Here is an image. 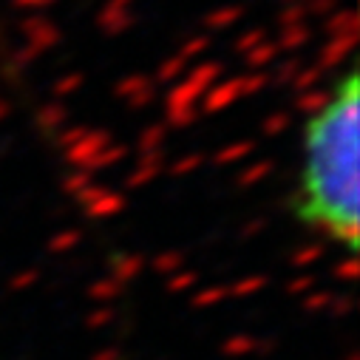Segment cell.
I'll use <instances>...</instances> for the list:
<instances>
[{
  "mask_svg": "<svg viewBox=\"0 0 360 360\" xmlns=\"http://www.w3.org/2000/svg\"><path fill=\"white\" fill-rule=\"evenodd\" d=\"M349 360H354V357H349Z\"/></svg>",
  "mask_w": 360,
  "mask_h": 360,
  "instance_id": "33",
  "label": "cell"
},
{
  "mask_svg": "<svg viewBox=\"0 0 360 360\" xmlns=\"http://www.w3.org/2000/svg\"><path fill=\"white\" fill-rule=\"evenodd\" d=\"M196 284H199V273H196V269H179V273L167 276V292L170 295L191 292V290H196Z\"/></svg>",
  "mask_w": 360,
  "mask_h": 360,
  "instance_id": "12",
  "label": "cell"
},
{
  "mask_svg": "<svg viewBox=\"0 0 360 360\" xmlns=\"http://www.w3.org/2000/svg\"><path fill=\"white\" fill-rule=\"evenodd\" d=\"M122 290L125 287L108 276V278H100V281H94L91 287H88V298L97 301V304H111V301H117L122 295Z\"/></svg>",
  "mask_w": 360,
  "mask_h": 360,
  "instance_id": "7",
  "label": "cell"
},
{
  "mask_svg": "<svg viewBox=\"0 0 360 360\" xmlns=\"http://www.w3.org/2000/svg\"><path fill=\"white\" fill-rule=\"evenodd\" d=\"M162 173V150H150V153H139L136 167L125 176V188H145L148 182Z\"/></svg>",
  "mask_w": 360,
  "mask_h": 360,
  "instance_id": "4",
  "label": "cell"
},
{
  "mask_svg": "<svg viewBox=\"0 0 360 360\" xmlns=\"http://www.w3.org/2000/svg\"><path fill=\"white\" fill-rule=\"evenodd\" d=\"M150 269L159 276H173V273H179V269H185V255L176 252V250H165L150 261Z\"/></svg>",
  "mask_w": 360,
  "mask_h": 360,
  "instance_id": "8",
  "label": "cell"
},
{
  "mask_svg": "<svg viewBox=\"0 0 360 360\" xmlns=\"http://www.w3.org/2000/svg\"><path fill=\"white\" fill-rule=\"evenodd\" d=\"M321 258H323V244H304L290 255V264L298 269H307V266H315Z\"/></svg>",
  "mask_w": 360,
  "mask_h": 360,
  "instance_id": "15",
  "label": "cell"
},
{
  "mask_svg": "<svg viewBox=\"0 0 360 360\" xmlns=\"http://www.w3.org/2000/svg\"><path fill=\"white\" fill-rule=\"evenodd\" d=\"M77 202L82 205L85 216H88V219H94V221L120 216V213L125 210V196H122L120 191H111V188H103V185L88 188Z\"/></svg>",
  "mask_w": 360,
  "mask_h": 360,
  "instance_id": "2",
  "label": "cell"
},
{
  "mask_svg": "<svg viewBox=\"0 0 360 360\" xmlns=\"http://www.w3.org/2000/svg\"><path fill=\"white\" fill-rule=\"evenodd\" d=\"M202 162H205V156H202V153H188V156L176 159V162L170 165V173H173V176H191L193 170H199V167H202Z\"/></svg>",
  "mask_w": 360,
  "mask_h": 360,
  "instance_id": "19",
  "label": "cell"
},
{
  "mask_svg": "<svg viewBox=\"0 0 360 360\" xmlns=\"http://www.w3.org/2000/svg\"><path fill=\"white\" fill-rule=\"evenodd\" d=\"M261 230H264V219H252V224L244 227V236H255V233H261Z\"/></svg>",
  "mask_w": 360,
  "mask_h": 360,
  "instance_id": "32",
  "label": "cell"
},
{
  "mask_svg": "<svg viewBox=\"0 0 360 360\" xmlns=\"http://www.w3.org/2000/svg\"><path fill=\"white\" fill-rule=\"evenodd\" d=\"M255 349H261V340L252 338V335H244V332L230 335V338L221 343V352H224L227 357H247V354H252Z\"/></svg>",
  "mask_w": 360,
  "mask_h": 360,
  "instance_id": "6",
  "label": "cell"
},
{
  "mask_svg": "<svg viewBox=\"0 0 360 360\" xmlns=\"http://www.w3.org/2000/svg\"><path fill=\"white\" fill-rule=\"evenodd\" d=\"M145 266H148V261L139 252H120V255L111 258V278L125 287V284H131L142 276Z\"/></svg>",
  "mask_w": 360,
  "mask_h": 360,
  "instance_id": "5",
  "label": "cell"
},
{
  "mask_svg": "<svg viewBox=\"0 0 360 360\" xmlns=\"http://www.w3.org/2000/svg\"><path fill=\"white\" fill-rule=\"evenodd\" d=\"M357 71L338 79L326 103L307 122V165L298 216L329 233L349 252L360 241V128H357Z\"/></svg>",
  "mask_w": 360,
  "mask_h": 360,
  "instance_id": "1",
  "label": "cell"
},
{
  "mask_svg": "<svg viewBox=\"0 0 360 360\" xmlns=\"http://www.w3.org/2000/svg\"><path fill=\"white\" fill-rule=\"evenodd\" d=\"M241 94V79L238 82H227V85H219L216 91L207 97V111H219V108H227L236 97Z\"/></svg>",
  "mask_w": 360,
  "mask_h": 360,
  "instance_id": "14",
  "label": "cell"
},
{
  "mask_svg": "<svg viewBox=\"0 0 360 360\" xmlns=\"http://www.w3.org/2000/svg\"><path fill=\"white\" fill-rule=\"evenodd\" d=\"M79 230H60L57 236H51V241H49V250L51 252H71L77 244H79Z\"/></svg>",
  "mask_w": 360,
  "mask_h": 360,
  "instance_id": "17",
  "label": "cell"
},
{
  "mask_svg": "<svg viewBox=\"0 0 360 360\" xmlns=\"http://www.w3.org/2000/svg\"><path fill=\"white\" fill-rule=\"evenodd\" d=\"M167 120L176 128H185V125H191L196 120V108L193 105H170L167 108Z\"/></svg>",
  "mask_w": 360,
  "mask_h": 360,
  "instance_id": "20",
  "label": "cell"
},
{
  "mask_svg": "<svg viewBox=\"0 0 360 360\" xmlns=\"http://www.w3.org/2000/svg\"><path fill=\"white\" fill-rule=\"evenodd\" d=\"M332 273H335V278H340V281H352V278L357 276V261H354V255H346L343 261H338V264L332 266Z\"/></svg>",
  "mask_w": 360,
  "mask_h": 360,
  "instance_id": "22",
  "label": "cell"
},
{
  "mask_svg": "<svg viewBox=\"0 0 360 360\" xmlns=\"http://www.w3.org/2000/svg\"><path fill=\"white\" fill-rule=\"evenodd\" d=\"M37 278H40V273H37V269L32 266V269H23V273L12 276L9 287H12L15 292H20V290H29V287H34V284H37Z\"/></svg>",
  "mask_w": 360,
  "mask_h": 360,
  "instance_id": "23",
  "label": "cell"
},
{
  "mask_svg": "<svg viewBox=\"0 0 360 360\" xmlns=\"http://www.w3.org/2000/svg\"><path fill=\"white\" fill-rule=\"evenodd\" d=\"M165 142V131L162 128H148L139 139V153H150V150H159Z\"/></svg>",
  "mask_w": 360,
  "mask_h": 360,
  "instance_id": "21",
  "label": "cell"
},
{
  "mask_svg": "<svg viewBox=\"0 0 360 360\" xmlns=\"http://www.w3.org/2000/svg\"><path fill=\"white\" fill-rule=\"evenodd\" d=\"M287 125H290L287 117H269V120L264 122V134H266V136H278V134L287 131Z\"/></svg>",
  "mask_w": 360,
  "mask_h": 360,
  "instance_id": "27",
  "label": "cell"
},
{
  "mask_svg": "<svg viewBox=\"0 0 360 360\" xmlns=\"http://www.w3.org/2000/svg\"><path fill=\"white\" fill-rule=\"evenodd\" d=\"M332 292H326V290H312V292H307L304 295V309L307 312H326L329 309V304H332Z\"/></svg>",
  "mask_w": 360,
  "mask_h": 360,
  "instance_id": "18",
  "label": "cell"
},
{
  "mask_svg": "<svg viewBox=\"0 0 360 360\" xmlns=\"http://www.w3.org/2000/svg\"><path fill=\"white\" fill-rule=\"evenodd\" d=\"M91 360H122V354H120L117 349H103V352H97Z\"/></svg>",
  "mask_w": 360,
  "mask_h": 360,
  "instance_id": "31",
  "label": "cell"
},
{
  "mask_svg": "<svg viewBox=\"0 0 360 360\" xmlns=\"http://www.w3.org/2000/svg\"><path fill=\"white\" fill-rule=\"evenodd\" d=\"M85 134H88L85 128H71V131H65V134L60 136V142H63L65 148H71V145H74V142H79V139H82Z\"/></svg>",
  "mask_w": 360,
  "mask_h": 360,
  "instance_id": "28",
  "label": "cell"
},
{
  "mask_svg": "<svg viewBox=\"0 0 360 360\" xmlns=\"http://www.w3.org/2000/svg\"><path fill=\"white\" fill-rule=\"evenodd\" d=\"M323 103H326V94L312 91V94H304V97L298 100V108H301V111H307V114H315V111H318Z\"/></svg>",
  "mask_w": 360,
  "mask_h": 360,
  "instance_id": "26",
  "label": "cell"
},
{
  "mask_svg": "<svg viewBox=\"0 0 360 360\" xmlns=\"http://www.w3.org/2000/svg\"><path fill=\"white\" fill-rule=\"evenodd\" d=\"M94 173H88V170H74L71 176L63 179V191L71 196V199H79L88 188H94Z\"/></svg>",
  "mask_w": 360,
  "mask_h": 360,
  "instance_id": "10",
  "label": "cell"
},
{
  "mask_svg": "<svg viewBox=\"0 0 360 360\" xmlns=\"http://www.w3.org/2000/svg\"><path fill=\"white\" fill-rule=\"evenodd\" d=\"M252 150V142H233L216 153V165H236Z\"/></svg>",
  "mask_w": 360,
  "mask_h": 360,
  "instance_id": "16",
  "label": "cell"
},
{
  "mask_svg": "<svg viewBox=\"0 0 360 360\" xmlns=\"http://www.w3.org/2000/svg\"><path fill=\"white\" fill-rule=\"evenodd\" d=\"M108 145H114V142H111V136H108L105 131H88L79 142H74L71 148H65V153H68V162H71L77 170H88V173H91L94 162L100 159V153H103Z\"/></svg>",
  "mask_w": 360,
  "mask_h": 360,
  "instance_id": "3",
  "label": "cell"
},
{
  "mask_svg": "<svg viewBox=\"0 0 360 360\" xmlns=\"http://www.w3.org/2000/svg\"><path fill=\"white\" fill-rule=\"evenodd\" d=\"M227 298H230V290L221 287V284H213V287H202V290L193 292V307H199V309H210V307L224 304Z\"/></svg>",
  "mask_w": 360,
  "mask_h": 360,
  "instance_id": "9",
  "label": "cell"
},
{
  "mask_svg": "<svg viewBox=\"0 0 360 360\" xmlns=\"http://www.w3.org/2000/svg\"><path fill=\"white\" fill-rule=\"evenodd\" d=\"M315 290V278L312 276H298V278H292L290 284H287V292L290 295H307V292H312Z\"/></svg>",
  "mask_w": 360,
  "mask_h": 360,
  "instance_id": "25",
  "label": "cell"
},
{
  "mask_svg": "<svg viewBox=\"0 0 360 360\" xmlns=\"http://www.w3.org/2000/svg\"><path fill=\"white\" fill-rule=\"evenodd\" d=\"M329 309L335 312V315H349V309H352V298H332V304H329Z\"/></svg>",
  "mask_w": 360,
  "mask_h": 360,
  "instance_id": "29",
  "label": "cell"
},
{
  "mask_svg": "<svg viewBox=\"0 0 360 360\" xmlns=\"http://www.w3.org/2000/svg\"><path fill=\"white\" fill-rule=\"evenodd\" d=\"M266 284H269L266 276H247V278L236 281V284L227 287V290H230V298H252V295H258L261 290H266Z\"/></svg>",
  "mask_w": 360,
  "mask_h": 360,
  "instance_id": "11",
  "label": "cell"
},
{
  "mask_svg": "<svg viewBox=\"0 0 360 360\" xmlns=\"http://www.w3.org/2000/svg\"><path fill=\"white\" fill-rule=\"evenodd\" d=\"M114 321V309L111 307H100V309H94V312H88V318H85V323L91 326V329H103V326H108Z\"/></svg>",
  "mask_w": 360,
  "mask_h": 360,
  "instance_id": "24",
  "label": "cell"
},
{
  "mask_svg": "<svg viewBox=\"0 0 360 360\" xmlns=\"http://www.w3.org/2000/svg\"><path fill=\"white\" fill-rule=\"evenodd\" d=\"M273 162H266V159H261V162H255V165H250V167H244L241 173H238V185L241 188H252V185H261L264 179L273 173Z\"/></svg>",
  "mask_w": 360,
  "mask_h": 360,
  "instance_id": "13",
  "label": "cell"
},
{
  "mask_svg": "<svg viewBox=\"0 0 360 360\" xmlns=\"http://www.w3.org/2000/svg\"><path fill=\"white\" fill-rule=\"evenodd\" d=\"M40 120H43V122H46L49 128H57V125H60V122H63L65 117H63V111H60V108H49V111H46V114H43Z\"/></svg>",
  "mask_w": 360,
  "mask_h": 360,
  "instance_id": "30",
  "label": "cell"
}]
</instances>
